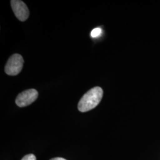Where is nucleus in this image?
Here are the masks:
<instances>
[{
  "label": "nucleus",
  "mask_w": 160,
  "mask_h": 160,
  "mask_svg": "<svg viewBox=\"0 0 160 160\" xmlns=\"http://www.w3.org/2000/svg\"><path fill=\"white\" fill-rule=\"evenodd\" d=\"M67 160L64 159L63 158H61V157H57V158H52L51 160Z\"/></svg>",
  "instance_id": "nucleus-7"
},
{
  "label": "nucleus",
  "mask_w": 160,
  "mask_h": 160,
  "mask_svg": "<svg viewBox=\"0 0 160 160\" xmlns=\"http://www.w3.org/2000/svg\"><path fill=\"white\" fill-rule=\"evenodd\" d=\"M21 160H36V158L34 155L30 154L25 155Z\"/></svg>",
  "instance_id": "nucleus-6"
},
{
  "label": "nucleus",
  "mask_w": 160,
  "mask_h": 160,
  "mask_svg": "<svg viewBox=\"0 0 160 160\" xmlns=\"http://www.w3.org/2000/svg\"><path fill=\"white\" fill-rule=\"evenodd\" d=\"M24 60L22 55L15 53L8 59L5 67V72L8 75L18 74L23 68Z\"/></svg>",
  "instance_id": "nucleus-2"
},
{
  "label": "nucleus",
  "mask_w": 160,
  "mask_h": 160,
  "mask_svg": "<svg viewBox=\"0 0 160 160\" xmlns=\"http://www.w3.org/2000/svg\"><path fill=\"white\" fill-rule=\"evenodd\" d=\"M102 30L100 28H95L92 30L91 32V36L93 38H96L100 36L102 34Z\"/></svg>",
  "instance_id": "nucleus-5"
},
{
  "label": "nucleus",
  "mask_w": 160,
  "mask_h": 160,
  "mask_svg": "<svg viewBox=\"0 0 160 160\" xmlns=\"http://www.w3.org/2000/svg\"><path fill=\"white\" fill-rule=\"evenodd\" d=\"M38 92L35 89H29L20 92L16 99V104L20 108L28 106L38 98Z\"/></svg>",
  "instance_id": "nucleus-3"
},
{
  "label": "nucleus",
  "mask_w": 160,
  "mask_h": 160,
  "mask_svg": "<svg viewBox=\"0 0 160 160\" xmlns=\"http://www.w3.org/2000/svg\"><path fill=\"white\" fill-rule=\"evenodd\" d=\"M11 6L15 16L20 21L24 22L28 18L29 9L24 2L19 0H12Z\"/></svg>",
  "instance_id": "nucleus-4"
},
{
  "label": "nucleus",
  "mask_w": 160,
  "mask_h": 160,
  "mask_svg": "<svg viewBox=\"0 0 160 160\" xmlns=\"http://www.w3.org/2000/svg\"><path fill=\"white\" fill-rule=\"evenodd\" d=\"M103 91L100 87H95L87 92L82 97L78 104V109L81 112H86L94 109L101 102Z\"/></svg>",
  "instance_id": "nucleus-1"
}]
</instances>
